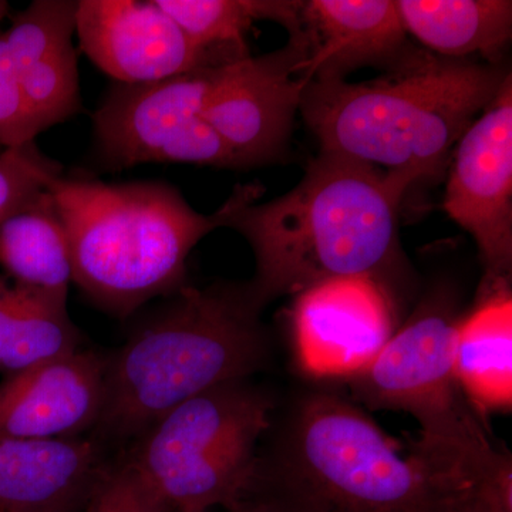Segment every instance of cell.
Here are the masks:
<instances>
[{"label":"cell","mask_w":512,"mask_h":512,"mask_svg":"<svg viewBox=\"0 0 512 512\" xmlns=\"http://www.w3.org/2000/svg\"><path fill=\"white\" fill-rule=\"evenodd\" d=\"M389 66L370 82L313 79L299 110L320 151L376 168L407 191L443 177L458 140L510 74L427 50H404Z\"/></svg>","instance_id":"6da1fadb"},{"label":"cell","mask_w":512,"mask_h":512,"mask_svg":"<svg viewBox=\"0 0 512 512\" xmlns=\"http://www.w3.org/2000/svg\"><path fill=\"white\" fill-rule=\"evenodd\" d=\"M406 191L382 171L320 151L301 183L275 200L244 202L234 228L254 251L251 284L266 306L279 296L346 276L384 275L396 261L397 218Z\"/></svg>","instance_id":"7a4b0ae2"},{"label":"cell","mask_w":512,"mask_h":512,"mask_svg":"<svg viewBox=\"0 0 512 512\" xmlns=\"http://www.w3.org/2000/svg\"><path fill=\"white\" fill-rule=\"evenodd\" d=\"M47 190L66 228L74 284L117 318L184 288L192 249L227 227L239 205L264 194L258 183L238 185L220 210L207 215L163 181L107 184L62 173Z\"/></svg>","instance_id":"3957f363"},{"label":"cell","mask_w":512,"mask_h":512,"mask_svg":"<svg viewBox=\"0 0 512 512\" xmlns=\"http://www.w3.org/2000/svg\"><path fill=\"white\" fill-rule=\"evenodd\" d=\"M167 299L107 357L101 436L140 437L181 403L268 365L265 306L249 282L185 285Z\"/></svg>","instance_id":"277c9868"},{"label":"cell","mask_w":512,"mask_h":512,"mask_svg":"<svg viewBox=\"0 0 512 512\" xmlns=\"http://www.w3.org/2000/svg\"><path fill=\"white\" fill-rule=\"evenodd\" d=\"M458 487L412 451L404 457L355 400L315 389L259 454L251 493L302 512H433Z\"/></svg>","instance_id":"5b68a950"},{"label":"cell","mask_w":512,"mask_h":512,"mask_svg":"<svg viewBox=\"0 0 512 512\" xmlns=\"http://www.w3.org/2000/svg\"><path fill=\"white\" fill-rule=\"evenodd\" d=\"M275 402L249 379L192 397L138 437L130 458L171 512L231 510L254 488Z\"/></svg>","instance_id":"8992f818"},{"label":"cell","mask_w":512,"mask_h":512,"mask_svg":"<svg viewBox=\"0 0 512 512\" xmlns=\"http://www.w3.org/2000/svg\"><path fill=\"white\" fill-rule=\"evenodd\" d=\"M460 319L446 296L427 299L375 359L346 380L357 404L413 416L420 437L410 451L443 473L485 466L501 453L457 382Z\"/></svg>","instance_id":"52a82bcc"},{"label":"cell","mask_w":512,"mask_h":512,"mask_svg":"<svg viewBox=\"0 0 512 512\" xmlns=\"http://www.w3.org/2000/svg\"><path fill=\"white\" fill-rule=\"evenodd\" d=\"M448 167L444 208L476 241L483 281H510L512 269V83L460 137Z\"/></svg>","instance_id":"ba28073f"},{"label":"cell","mask_w":512,"mask_h":512,"mask_svg":"<svg viewBox=\"0 0 512 512\" xmlns=\"http://www.w3.org/2000/svg\"><path fill=\"white\" fill-rule=\"evenodd\" d=\"M293 359L315 380H348L383 349L397 329L389 286L369 276L333 278L295 295Z\"/></svg>","instance_id":"9c48e42d"},{"label":"cell","mask_w":512,"mask_h":512,"mask_svg":"<svg viewBox=\"0 0 512 512\" xmlns=\"http://www.w3.org/2000/svg\"><path fill=\"white\" fill-rule=\"evenodd\" d=\"M306 59L308 47L296 32L276 52L221 67L202 117L227 144L238 168L272 163L285 153L309 83Z\"/></svg>","instance_id":"30bf717a"},{"label":"cell","mask_w":512,"mask_h":512,"mask_svg":"<svg viewBox=\"0 0 512 512\" xmlns=\"http://www.w3.org/2000/svg\"><path fill=\"white\" fill-rule=\"evenodd\" d=\"M76 35L84 55L116 83L157 82L221 64L192 45L156 0H80Z\"/></svg>","instance_id":"8fae6325"},{"label":"cell","mask_w":512,"mask_h":512,"mask_svg":"<svg viewBox=\"0 0 512 512\" xmlns=\"http://www.w3.org/2000/svg\"><path fill=\"white\" fill-rule=\"evenodd\" d=\"M222 66L200 67L157 82L110 87L93 114L94 143L106 168L154 163L178 133L202 119Z\"/></svg>","instance_id":"7c38bea8"},{"label":"cell","mask_w":512,"mask_h":512,"mask_svg":"<svg viewBox=\"0 0 512 512\" xmlns=\"http://www.w3.org/2000/svg\"><path fill=\"white\" fill-rule=\"evenodd\" d=\"M107 357L72 355L9 373L0 383V437L72 439L96 429L106 394Z\"/></svg>","instance_id":"4fadbf2b"},{"label":"cell","mask_w":512,"mask_h":512,"mask_svg":"<svg viewBox=\"0 0 512 512\" xmlns=\"http://www.w3.org/2000/svg\"><path fill=\"white\" fill-rule=\"evenodd\" d=\"M77 2L36 0L3 33L26 103L40 134L82 110L73 47Z\"/></svg>","instance_id":"5bb4252c"},{"label":"cell","mask_w":512,"mask_h":512,"mask_svg":"<svg viewBox=\"0 0 512 512\" xmlns=\"http://www.w3.org/2000/svg\"><path fill=\"white\" fill-rule=\"evenodd\" d=\"M107 470L96 441L0 437V512H83Z\"/></svg>","instance_id":"9a60e30c"},{"label":"cell","mask_w":512,"mask_h":512,"mask_svg":"<svg viewBox=\"0 0 512 512\" xmlns=\"http://www.w3.org/2000/svg\"><path fill=\"white\" fill-rule=\"evenodd\" d=\"M308 59L303 73L345 79L357 67L393 63L404 52L406 29L390 0H311L301 3L299 30Z\"/></svg>","instance_id":"2e32d148"},{"label":"cell","mask_w":512,"mask_h":512,"mask_svg":"<svg viewBox=\"0 0 512 512\" xmlns=\"http://www.w3.org/2000/svg\"><path fill=\"white\" fill-rule=\"evenodd\" d=\"M454 367L461 392L480 416L511 409L510 281H483L476 305L458 322Z\"/></svg>","instance_id":"e0dca14e"},{"label":"cell","mask_w":512,"mask_h":512,"mask_svg":"<svg viewBox=\"0 0 512 512\" xmlns=\"http://www.w3.org/2000/svg\"><path fill=\"white\" fill-rule=\"evenodd\" d=\"M407 33L431 53L468 60L480 55L495 64L512 32V3L505 0H399Z\"/></svg>","instance_id":"ac0fdd59"},{"label":"cell","mask_w":512,"mask_h":512,"mask_svg":"<svg viewBox=\"0 0 512 512\" xmlns=\"http://www.w3.org/2000/svg\"><path fill=\"white\" fill-rule=\"evenodd\" d=\"M0 266L16 284L67 296L73 282L69 239L47 188L0 224Z\"/></svg>","instance_id":"d6986e66"},{"label":"cell","mask_w":512,"mask_h":512,"mask_svg":"<svg viewBox=\"0 0 512 512\" xmlns=\"http://www.w3.org/2000/svg\"><path fill=\"white\" fill-rule=\"evenodd\" d=\"M188 40L225 64L248 57L247 33L258 20H274L289 30L299 28L301 2L278 0H156Z\"/></svg>","instance_id":"ffe728a7"},{"label":"cell","mask_w":512,"mask_h":512,"mask_svg":"<svg viewBox=\"0 0 512 512\" xmlns=\"http://www.w3.org/2000/svg\"><path fill=\"white\" fill-rule=\"evenodd\" d=\"M79 349L80 333L67 312V296L15 282L10 291L8 348L0 370L9 375Z\"/></svg>","instance_id":"44dd1931"},{"label":"cell","mask_w":512,"mask_h":512,"mask_svg":"<svg viewBox=\"0 0 512 512\" xmlns=\"http://www.w3.org/2000/svg\"><path fill=\"white\" fill-rule=\"evenodd\" d=\"M83 512H171L156 487L127 458L109 468Z\"/></svg>","instance_id":"7402d4cb"},{"label":"cell","mask_w":512,"mask_h":512,"mask_svg":"<svg viewBox=\"0 0 512 512\" xmlns=\"http://www.w3.org/2000/svg\"><path fill=\"white\" fill-rule=\"evenodd\" d=\"M40 131L26 103L8 45L0 36V147L9 150L35 143Z\"/></svg>","instance_id":"603a6c76"},{"label":"cell","mask_w":512,"mask_h":512,"mask_svg":"<svg viewBox=\"0 0 512 512\" xmlns=\"http://www.w3.org/2000/svg\"><path fill=\"white\" fill-rule=\"evenodd\" d=\"M433 512H512V476L456 488Z\"/></svg>","instance_id":"cb8c5ba5"},{"label":"cell","mask_w":512,"mask_h":512,"mask_svg":"<svg viewBox=\"0 0 512 512\" xmlns=\"http://www.w3.org/2000/svg\"><path fill=\"white\" fill-rule=\"evenodd\" d=\"M225 512H302L281 503L269 495L261 493H251L244 500L239 501L235 507Z\"/></svg>","instance_id":"d4e9b609"},{"label":"cell","mask_w":512,"mask_h":512,"mask_svg":"<svg viewBox=\"0 0 512 512\" xmlns=\"http://www.w3.org/2000/svg\"><path fill=\"white\" fill-rule=\"evenodd\" d=\"M10 291H12V284L8 279L0 276V367L5 359L6 348H8Z\"/></svg>","instance_id":"484cf974"},{"label":"cell","mask_w":512,"mask_h":512,"mask_svg":"<svg viewBox=\"0 0 512 512\" xmlns=\"http://www.w3.org/2000/svg\"><path fill=\"white\" fill-rule=\"evenodd\" d=\"M9 12V3L8 2H2L0 0V26H2L3 20H5L6 15H8ZM0 36H2V33H0Z\"/></svg>","instance_id":"4316f807"}]
</instances>
